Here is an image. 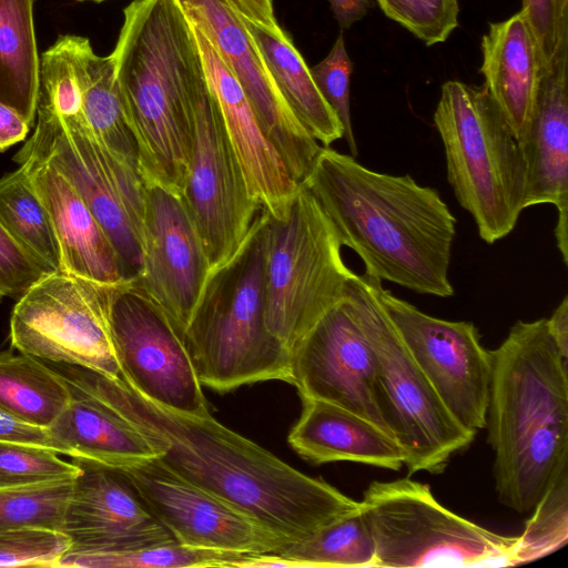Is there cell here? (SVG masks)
<instances>
[{"instance_id": "obj_1", "label": "cell", "mask_w": 568, "mask_h": 568, "mask_svg": "<svg viewBox=\"0 0 568 568\" xmlns=\"http://www.w3.org/2000/svg\"><path fill=\"white\" fill-rule=\"evenodd\" d=\"M48 364L71 387L129 420L174 473L290 542L359 508V501L290 466L211 414L197 416L161 406L121 377L78 365Z\"/></svg>"}, {"instance_id": "obj_2", "label": "cell", "mask_w": 568, "mask_h": 568, "mask_svg": "<svg viewBox=\"0 0 568 568\" xmlns=\"http://www.w3.org/2000/svg\"><path fill=\"white\" fill-rule=\"evenodd\" d=\"M302 184L334 225L365 274L419 294L450 297L456 219L439 193L410 175L369 170L322 146Z\"/></svg>"}, {"instance_id": "obj_3", "label": "cell", "mask_w": 568, "mask_h": 568, "mask_svg": "<svg viewBox=\"0 0 568 568\" xmlns=\"http://www.w3.org/2000/svg\"><path fill=\"white\" fill-rule=\"evenodd\" d=\"M486 415L498 500L531 511L568 469L567 361L546 318L517 321L490 351Z\"/></svg>"}, {"instance_id": "obj_4", "label": "cell", "mask_w": 568, "mask_h": 568, "mask_svg": "<svg viewBox=\"0 0 568 568\" xmlns=\"http://www.w3.org/2000/svg\"><path fill=\"white\" fill-rule=\"evenodd\" d=\"M144 184L179 195L193 144L192 78L200 51L176 0H134L111 53Z\"/></svg>"}, {"instance_id": "obj_5", "label": "cell", "mask_w": 568, "mask_h": 568, "mask_svg": "<svg viewBox=\"0 0 568 568\" xmlns=\"http://www.w3.org/2000/svg\"><path fill=\"white\" fill-rule=\"evenodd\" d=\"M268 217L261 209L237 251L210 272L184 333L202 386L216 392L271 379L292 384L291 352L265 325Z\"/></svg>"}, {"instance_id": "obj_6", "label": "cell", "mask_w": 568, "mask_h": 568, "mask_svg": "<svg viewBox=\"0 0 568 568\" xmlns=\"http://www.w3.org/2000/svg\"><path fill=\"white\" fill-rule=\"evenodd\" d=\"M434 123L447 180L488 244L507 236L524 209L526 168L519 142L484 85H442Z\"/></svg>"}, {"instance_id": "obj_7", "label": "cell", "mask_w": 568, "mask_h": 568, "mask_svg": "<svg viewBox=\"0 0 568 568\" xmlns=\"http://www.w3.org/2000/svg\"><path fill=\"white\" fill-rule=\"evenodd\" d=\"M338 234L315 197L300 183L286 212L268 217L265 325L291 349L346 292L354 276Z\"/></svg>"}, {"instance_id": "obj_8", "label": "cell", "mask_w": 568, "mask_h": 568, "mask_svg": "<svg viewBox=\"0 0 568 568\" xmlns=\"http://www.w3.org/2000/svg\"><path fill=\"white\" fill-rule=\"evenodd\" d=\"M359 504L374 540L375 568L514 566L518 536L494 532L448 510L427 484L373 481Z\"/></svg>"}, {"instance_id": "obj_9", "label": "cell", "mask_w": 568, "mask_h": 568, "mask_svg": "<svg viewBox=\"0 0 568 568\" xmlns=\"http://www.w3.org/2000/svg\"><path fill=\"white\" fill-rule=\"evenodd\" d=\"M21 151L61 173L114 246L130 278L142 264L146 189L139 171L110 152L83 112L62 118L39 92L33 134Z\"/></svg>"}, {"instance_id": "obj_10", "label": "cell", "mask_w": 568, "mask_h": 568, "mask_svg": "<svg viewBox=\"0 0 568 568\" xmlns=\"http://www.w3.org/2000/svg\"><path fill=\"white\" fill-rule=\"evenodd\" d=\"M376 280L369 276L364 317L376 356L381 412L408 473L439 474L454 454L473 443L476 432L449 413L410 357L377 297Z\"/></svg>"}, {"instance_id": "obj_11", "label": "cell", "mask_w": 568, "mask_h": 568, "mask_svg": "<svg viewBox=\"0 0 568 568\" xmlns=\"http://www.w3.org/2000/svg\"><path fill=\"white\" fill-rule=\"evenodd\" d=\"M114 285L64 271L43 276L19 297L12 310V347L45 362L121 377L110 327Z\"/></svg>"}, {"instance_id": "obj_12", "label": "cell", "mask_w": 568, "mask_h": 568, "mask_svg": "<svg viewBox=\"0 0 568 568\" xmlns=\"http://www.w3.org/2000/svg\"><path fill=\"white\" fill-rule=\"evenodd\" d=\"M192 109L193 144L181 197L212 271L237 251L261 207L250 195L201 54L192 78Z\"/></svg>"}, {"instance_id": "obj_13", "label": "cell", "mask_w": 568, "mask_h": 568, "mask_svg": "<svg viewBox=\"0 0 568 568\" xmlns=\"http://www.w3.org/2000/svg\"><path fill=\"white\" fill-rule=\"evenodd\" d=\"M369 276L354 274L345 294L291 349L292 384L301 398L325 400L389 433L376 390V356L365 325Z\"/></svg>"}, {"instance_id": "obj_14", "label": "cell", "mask_w": 568, "mask_h": 568, "mask_svg": "<svg viewBox=\"0 0 568 568\" xmlns=\"http://www.w3.org/2000/svg\"><path fill=\"white\" fill-rule=\"evenodd\" d=\"M110 327L123 381L172 410L210 415L183 332L133 280L112 287Z\"/></svg>"}, {"instance_id": "obj_15", "label": "cell", "mask_w": 568, "mask_h": 568, "mask_svg": "<svg viewBox=\"0 0 568 568\" xmlns=\"http://www.w3.org/2000/svg\"><path fill=\"white\" fill-rule=\"evenodd\" d=\"M377 297L410 357L449 413L477 433L486 426L490 351L471 322L428 315L375 281Z\"/></svg>"}, {"instance_id": "obj_16", "label": "cell", "mask_w": 568, "mask_h": 568, "mask_svg": "<svg viewBox=\"0 0 568 568\" xmlns=\"http://www.w3.org/2000/svg\"><path fill=\"white\" fill-rule=\"evenodd\" d=\"M211 41L241 84L258 124L297 183L311 171L322 145L295 116L280 92L242 16L230 0H176Z\"/></svg>"}, {"instance_id": "obj_17", "label": "cell", "mask_w": 568, "mask_h": 568, "mask_svg": "<svg viewBox=\"0 0 568 568\" xmlns=\"http://www.w3.org/2000/svg\"><path fill=\"white\" fill-rule=\"evenodd\" d=\"M148 508L184 545L241 554H276L290 541L184 479L158 456L120 468Z\"/></svg>"}, {"instance_id": "obj_18", "label": "cell", "mask_w": 568, "mask_h": 568, "mask_svg": "<svg viewBox=\"0 0 568 568\" xmlns=\"http://www.w3.org/2000/svg\"><path fill=\"white\" fill-rule=\"evenodd\" d=\"M71 458L79 473L61 527L70 539L68 552H124L175 540L120 468Z\"/></svg>"}, {"instance_id": "obj_19", "label": "cell", "mask_w": 568, "mask_h": 568, "mask_svg": "<svg viewBox=\"0 0 568 568\" xmlns=\"http://www.w3.org/2000/svg\"><path fill=\"white\" fill-rule=\"evenodd\" d=\"M142 264L134 283L185 333L211 266L181 195L146 185Z\"/></svg>"}, {"instance_id": "obj_20", "label": "cell", "mask_w": 568, "mask_h": 568, "mask_svg": "<svg viewBox=\"0 0 568 568\" xmlns=\"http://www.w3.org/2000/svg\"><path fill=\"white\" fill-rule=\"evenodd\" d=\"M526 168L524 209L554 204L557 246L568 263V57L540 69L532 111L518 140Z\"/></svg>"}, {"instance_id": "obj_21", "label": "cell", "mask_w": 568, "mask_h": 568, "mask_svg": "<svg viewBox=\"0 0 568 568\" xmlns=\"http://www.w3.org/2000/svg\"><path fill=\"white\" fill-rule=\"evenodd\" d=\"M192 28L250 195L271 217H280L286 212L300 183L293 179L281 155L262 131L236 78L204 33L193 23Z\"/></svg>"}, {"instance_id": "obj_22", "label": "cell", "mask_w": 568, "mask_h": 568, "mask_svg": "<svg viewBox=\"0 0 568 568\" xmlns=\"http://www.w3.org/2000/svg\"><path fill=\"white\" fill-rule=\"evenodd\" d=\"M13 160L24 169L49 212L62 271L101 284L133 280L101 224L68 180L48 162L21 150Z\"/></svg>"}, {"instance_id": "obj_23", "label": "cell", "mask_w": 568, "mask_h": 568, "mask_svg": "<svg viewBox=\"0 0 568 568\" xmlns=\"http://www.w3.org/2000/svg\"><path fill=\"white\" fill-rule=\"evenodd\" d=\"M292 448L315 464L353 462L399 470L404 453L393 436L338 405L302 398V413L288 438Z\"/></svg>"}, {"instance_id": "obj_24", "label": "cell", "mask_w": 568, "mask_h": 568, "mask_svg": "<svg viewBox=\"0 0 568 568\" xmlns=\"http://www.w3.org/2000/svg\"><path fill=\"white\" fill-rule=\"evenodd\" d=\"M480 73L517 140L529 121L540 75L537 44L520 10L500 22H490L481 38Z\"/></svg>"}, {"instance_id": "obj_25", "label": "cell", "mask_w": 568, "mask_h": 568, "mask_svg": "<svg viewBox=\"0 0 568 568\" xmlns=\"http://www.w3.org/2000/svg\"><path fill=\"white\" fill-rule=\"evenodd\" d=\"M71 390V402L48 428L62 455L116 468L158 456L143 434L123 416L93 396L73 387Z\"/></svg>"}, {"instance_id": "obj_26", "label": "cell", "mask_w": 568, "mask_h": 568, "mask_svg": "<svg viewBox=\"0 0 568 568\" xmlns=\"http://www.w3.org/2000/svg\"><path fill=\"white\" fill-rule=\"evenodd\" d=\"M68 37L82 95V110L91 131L110 152L139 171L136 144L111 54H97L88 38Z\"/></svg>"}, {"instance_id": "obj_27", "label": "cell", "mask_w": 568, "mask_h": 568, "mask_svg": "<svg viewBox=\"0 0 568 568\" xmlns=\"http://www.w3.org/2000/svg\"><path fill=\"white\" fill-rule=\"evenodd\" d=\"M284 100L310 134L322 145L344 136L343 126L318 91L310 68L290 36L280 34L242 17Z\"/></svg>"}, {"instance_id": "obj_28", "label": "cell", "mask_w": 568, "mask_h": 568, "mask_svg": "<svg viewBox=\"0 0 568 568\" xmlns=\"http://www.w3.org/2000/svg\"><path fill=\"white\" fill-rule=\"evenodd\" d=\"M40 92V58L33 0H0V102L34 124Z\"/></svg>"}, {"instance_id": "obj_29", "label": "cell", "mask_w": 568, "mask_h": 568, "mask_svg": "<svg viewBox=\"0 0 568 568\" xmlns=\"http://www.w3.org/2000/svg\"><path fill=\"white\" fill-rule=\"evenodd\" d=\"M72 399L69 383L44 361L0 352V408L18 419L49 428Z\"/></svg>"}, {"instance_id": "obj_30", "label": "cell", "mask_w": 568, "mask_h": 568, "mask_svg": "<svg viewBox=\"0 0 568 568\" xmlns=\"http://www.w3.org/2000/svg\"><path fill=\"white\" fill-rule=\"evenodd\" d=\"M0 223L52 272L62 271L60 246L49 212L21 166L0 179Z\"/></svg>"}, {"instance_id": "obj_31", "label": "cell", "mask_w": 568, "mask_h": 568, "mask_svg": "<svg viewBox=\"0 0 568 568\" xmlns=\"http://www.w3.org/2000/svg\"><path fill=\"white\" fill-rule=\"evenodd\" d=\"M293 568H375V546L359 508L276 552Z\"/></svg>"}, {"instance_id": "obj_32", "label": "cell", "mask_w": 568, "mask_h": 568, "mask_svg": "<svg viewBox=\"0 0 568 568\" xmlns=\"http://www.w3.org/2000/svg\"><path fill=\"white\" fill-rule=\"evenodd\" d=\"M233 551L207 549L181 544L176 540L156 544L132 551L111 554L67 552L59 567L77 568H182V567H240L246 556Z\"/></svg>"}, {"instance_id": "obj_33", "label": "cell", "mask_w": 568, "mask_h": 568, "mask_svg": "<svg viewBox=\"0 0 568 568\" xmlns=\"http://www.w3.org/2000/svg\"><path fill=\"white\" fill-rule=\"evenodd\" d=\"M73 478L0 488V531L26 527L61 531Z\"/></svg>"}, {"instance_id": "obj_34", "label": "cell", "mask_w": 568, "mask_h": 568, "mask_svg": "<svg viewBox=\"0 0 568 568\" xmlns=\"http://www.w3.org/2000/svg\"><path fill=\"white\" fill-rule=\"evenodd\" d=\"M531 511L513 551L514 566L540 559L566 545L568 469L558 476Z\"/></svg>"}, {"instance_id": "obj_35", "label": "cell", "mask_w": 568, "mask_h": 568, "mask_svg": "<svg viewBox=\"0 0 568 568\" xmlns=\"http://www.w3.org/2000/svg\"><path fill=\"white\" fill-rule=\"evenodd\" d=\"M58 455L45 446L0 440V488L74 478L78 466Z\"/></svg>"}, {"instance_id": "obj_36", "label": "cell", "mask_w": 568, "mask_h": 568, "mask_svg": "<svg viewBox=\"0 0 568 568\" xmlns=\"http://www.w3.org/2000/svg\"><path fill=\"white\" fill-rule=\"evenodd\" d=\"M383 13L427 47L445 42L458 27L457 0H375Z\"/></svg>"}, {"instance_id": "obj_37", "label": "cell", "mask_w": 568, "mask_h": 568, "mask_svg": "<svg viewBox=\"0 0 568 568\" xmlns=\"http://www.w3.org/2000/svg\"><path fill=\"white\" fill-rule=\"evenodd\" d=\"M322 97L337 115L344 132V139L352 156L358 154L351 120L349 84L353 62L346 51L344 36L341 32L328 54L310 69Z\"/></svg>"}, {"instance_id": "obj_38", "label": "cell", "mask_w": 568, "mask_h": 568, "mask_svg": "<svg viewBox=\"0 0 568 568\" xmlns=\"http://www.w3.org/2000/svg\"><path fill=\"white\" fill-rule=\"evenodd\" d=\"M62 531L26 527L0 531V567H59L70 549Z\"/></svg>"}, {"instance_id": "obj_39", "label": "cell", "mask_w": 568, "mask_h": 568, "mask_svg": "<svg viewBox=\"0 0 568 568\" xmlns=\"http://www.w3.org/2000/svg\"><path fill=\"white\" fill-rule=\"evenodd\" d=\"M540 62L547 69L568 57V0H521Z\"/></svg>"}, {"instance_id": "obj_40", "label": "cell", "mask_w": 568, "mask_h": 568, "mask_svg": "<svg viewBox=\"0 0 568 568\" xmlns=\"http://www.w3.org/2000/svg\"><path fill=\"white\" fill-rule=\"evenodd\" d=\"M50 273L53 272L22 247L0 223V300L22 296Z\"/></svg>"}, {"instance_id": "obj_41", "label": "cell", "mask_w": 568, "mask_h": 568, "mask_svg": "<svg viewBox=\"0 0 568 568\" xmlns=\"http://www.w3.org/2000/svg\"><path fill=\"white\" fill-rule=\"evenodd\" d=\"M0 440L30 443L49 447L62 455L49 430L24 423L0 408Z\"/></svg>"}, {"instance_id": "obj_42", "label": "cell", "mask_w": 568, "mask_h": 568, "mask_svg": "<svg viewBox=\"0 0 568 568\" xmlns=\"http://www.w3.org/2000/svg\"><path fill=\"white\" fill-rule=\"evenodd\" d=\"M236 11L246 20L257 23L275 34L284 30L280 27L272 0H230Z\"/></svg>"}, {"instance_id": "obj_43", "label": "cell", "mask_w": 568, "mask_h": 568, "mask_svg": "<svg viewBox=\"0 0 568 568\" xmlns=\"http://www.w3.org/2000/svg\"><path fill=\"white\" fill-rule=\"evenodd\" d=\"M30 130L29 123L11 106L0 102V152L23 141Z\"/></svg>"}, {"instance_id": "obj_44", "label": "cell", "mask_w": 568, "mask_h": 568, "mask_svg": "<svg viewBox=\"0 0 568 568\" xmlns=\"http://www.w3.org/2000/svg\"><path fill=\"white\" fill-rule=\"evenodd\" d=\"M341 30H347L362 20L374 7L372 0H328Z\"/></svg>"}, {"instance_id": "obj_45", "label": "cell", "mask_w": 568, "mask_h": 568, "mask_svg": "<svg viewBox=\"0 0 568 568\" xmlns=\"http://www.w3.org/2000/svg\"><path fill=\"white\" fill-rule=\"evenodd\" d=\"M546 324L560 353L568 358V297L565 296Z\"/></svg>"}, {"instance_id": "obj_46", "label": "cell", "mask_w": 568, "mask_h": 568, "mask_svg": "<svg viewBox=\"0 0 568 568\" xmlns=\"http://www.w3.org/2000/svg\"><path fill=\"white\" fill-rule=\"evenodd\" d=\"M78 1H94V2H101V1H104V0H78Z\"/></svg>"}]
</instances>
